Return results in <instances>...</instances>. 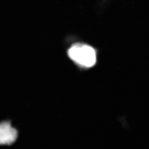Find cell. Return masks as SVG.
<instances>
[{"mask_svg": "<svg viewBox=\"0 0 149 149\" xmlns=\"http://www.w3.org/2000/svg\"><path fill=\"white\" fill-rule=\"evenodd\" d=\"M68 54L72 60L84 68H91L96 62V51L87 44L81 43L74 44L68 49Z\"/></svg>", "mask_w": 149, "mask_h": 149, "instance_id": "1", "label": "cell"}, {"mask_svg": "<svg viewBox=\"0 0 149 149\" xmlns=\"http://www.w3.org/2000/svg\"><path fill=\"white\" fill-rule=\"evenodd\" d=\"M18 136L17 130L12 126L11 121L0 122V145L10 146L15 142Z\"/></svg>", "mask_w": 149, "mask_h": 149, "instance_id": "2", "label": "cell"}]
</instances>
